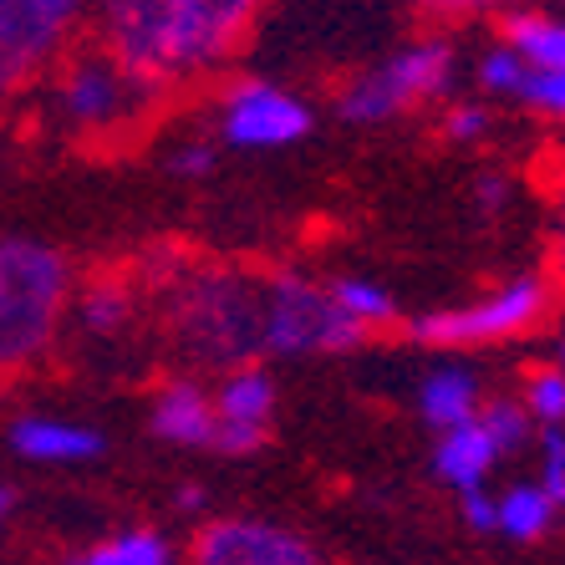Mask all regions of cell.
I'll list each match as a JSON object with an SVG mask.
<instances>
[{"label": "cell", "instance_id": "cell-1", "mask_svg": "<svg viewBox=\"0 0 565 565\" xmlns=\"http://www.w3.org/2000/svg\"><path fill=\"white\" fill-rule=\"evenodd\" d=\"M173 347L199 367H245L265 356L260 280L230 265H173L158 280Z\"/></svg>", "mask_w": 565, "mask_h": 565}, {"label": "cell", "instance_id": "cell-2", "mask_svg": "<svg viewBox=\"0 0 565 565\" xmlns=\"http://www.w3.org/2000/svg\"><path fill=\"white\" fill-rule=\"evenodd\" d=\"M72 260L31 235L0 239V377L36 367L72 311Z\"/></svg>", "mask_w": 565, "mask_h": 565}, {"label": "cell", "instance_id": "cell-3", "mask_svg": "<svg viewBox=\"0 0 565 565\" xmlns=\"http://www.w3.org/2000/svg\"><path fill=\"white\" fill-rule=\"evenodd\" d=\"M454 72H459V52L448 36H418L403 41L397 52H387L382 62H372L367 72H356L337 93V113L352 128H382L393 118H408L413 107L438 103L454 87Z\"/></svg>", "mask_w": 565, "mask_h": 565}, {"label": "cell", "instance_id": "cell-4", "mask_svg": "<svg viewBox=\"0 0 565 565\" xmlns=\"http://www.w3.org/2000/svg\"><path fill=\"white\" fill-rule=\"evenodd\" d=\"M551 311H555V286L540 270H525V276H510L504 286L484 290L479 301L408 316V337L418 347H434V352H469V347L520 342V337L545 327Z\"/></svg>", "mask_w": 565, "mask_h": 565}, {"label": "cell", "instance_id": "cell-5", "mask_svg": "<svg viewBox=\"0 0 565 565\" xmlns=\"http://www.w3.org/2000/svg\"><path fill=\"white\" fill-rule=\"evenodd\" d=\"M56 72V113L66 118V128L82 138H118L132 132L138 122L153 113V103L163 97V87L143 82L132 66H122L113 52L93 46V52L62 56Z\"/></svg>", "mask_w": 565, "mask_h": 565}, {"label": "cell", "instance_id": "cell-6", "mask_svg": "<svg viewBox=\"0 0 565 565\" xmlns=\"http://www.w3.org/2000/svg\"><path fill=\"white\" fill-rule=\"evenodd\" d=\"M260 342L265 356H337L367 342V331L337 306L327 280L286 270L260 280Z\"/></svg>", "mask_w": 565, "mask_h": 565}, {"label": "cell", "instance_id": "cell-7", "mask_svg": "<svg viewBox=\"0 0 565 565\" xmlns=\"http://www.w3.org/2000/svg\"><path fill=\"white\" fill-rule=\"evenodd\" d=\"M87 0H0V97L26 93L77 41Z\"/></svg>", "mask_w": 565, "mask_h": 565}, {"label": "cell", "instance_id": "cell-8", "mask_svg": "<svg viewBox=\"0 0 565 565\" xmlns=\"http://www.w3.org/2000/svg\"><path fill=\"white\" fill-rule=\"evenodd\" d=\"M316 113L301 93H290L270 77L230 82L214 103V132L230 148H290L311 138Z\"/></svg>", "mask_w": 565, "mask_h": 565}, {"label": "cell", "instance_id": "cell-9", "mask_svg": "<svg viewBox=\"0 0 565 565\" xmlns=\"http://www.w3.org/2000/svg\"><path fill=\"white\" fill-rule=\"evenodd\" d=\"M265 0H169L173 82L204 77L245 46Z\"/></svg>", "mask_w": 565, "mask_h": 565}, {"label": "cell", "instance_id": "cell-10", "mask_svg": "<svg viewBox=\"0 0 565 565\" xmlns=\"http://www.w3.org/2000/svg\"><path fill=\"white\" fill-rule=\"evenodd\" d=\"M189 565H321L306 535L270 520H210L189 545Z\"/></svg>", "mask_w": 565, "mask_h": 565}, {"label": "cell", "instance_id": "cell-11", "mask_svg": "<svg viewBox=\"0 0 565 565\" xmlns=\"http://www.w3.org/2000/svg\"><path fill=\"white\" fill-rule=\"evenodd\" d=\"M214 438L210 448L224 459H250L270 438V418H276V382L255 362L230 367L214 387Z\"/></svg>", "mask_w": 565, "mask_h": 565}, {"label": "cell", "instance_id": "cell-12", "mask_svg": "<svg viewBox=\"0 0 565 565\" xmlns=\"http://www.w3.org/2000/svg\"><path fill=\"white\" fill-rule=\"evenodd\" d=\"M6 448L21 463H52V469H72V463H97L107 454V438L93 423H72L56 413H26L6 428Z\"/></svg>", "mask_w": 565, "mask_h": 565}, {"label": "cell", "instance_id": "cell-13", "mask_svg": "<svg viewBox=\"0 0 565 565\" xmlns=\"http://www.w3.org/2000/svg\"><path fill=\"white\" fill-rule=\"evenodd\" d=\"M148 423L163 444L179 448H210L214 438V397L204 382L194 377H173L153 393V408H148Z\"/></svg>", "mask_w": 565, "mask_h": 565}, {"label": "cell", "instance_id": "cell-14", "mask_svg": "<svg viewBox=\"0 0 565 565\" xmlns=\"http://www.w3.org/2000/svg\"><path fill=\"white\" fill-rule=\"evenodd\" d=\"M500 459H504L500 444L489 438V428L479 423V413L463 418V423H454V428H438L434 473H438V484H448L454 494L489 484V473H494V463Z\"/></svg>", "mask_w": 565, "mask_h": 565}, {"label": "cell", "instance_id": "cell-15", "mask_svg": "<svg viewBox=\"0 0 565 565\" xmlns=\"http://www.w3.org/2000/svg\"><path fill=\"white\" fill-rule=\"evenodd\" d=\"M479 403H484V387H479L473 367H463L459 356L428 367L423 372V382H418V413H423L428 428H454V423L473 418Z\"/></svg>", "mask_w": 565, "mask_h": 565}, {"label": "cell", "instance_id": "cell-16", "mask_svg": "<svg viewBox=\"0 0 565 565\" xmlns=\"http://www.w3.org/2000/svg\"><path fill=\"white\" fill-rule=\"evenodd\" d=\"M500 41L530 62V72H565V15L514 6L500 15Z\"/></svg>", "mask_w": 565, "mask_h": 565}, {"label": "cell", "instance_id": "cell-17", "mask_svg": "<svg viewBox=\"0 0 565 565\" xmlns=\"http://www.w3.org/2000/svg\"><path fill=\"white\" fill-rule=\"evenodd\" d=\"M72 296H77V321L93 331V337H118L132 321V306H138L128 276H97L82 290H72Z\"/></svg>", "mask_w": 565, "mask_h": 565}, {"label": "cell", "instance_id": "cell-18", "mask_svg": "<svg viewBox=\"0 0 565 565\" xmlns=\"http://www.w3.org/2000/svg\"><path fill=\"white\" fill-rule=\"evenodd\" d=\"M500 520H494V530L500 535H510V540H540L545 530L555 525V504H551V494L535 484V479H520V484H510L500 494Z\"/></svg>", "mask_w": 565, "mask_h": 565}, {"label": "cell", "instance_id": "cell-19", "mask_svg": "<svg viewBox=\"0 0 565 565\" xmlns=\"http://www.w3.org/2000/svg\"><path fill=\"white\" fill-rule=\"evenodd\" d=\"M327 286H331V296H337V306H342V311L352 316V321L367 331V337L397 321L393 290L377 286V280H367V276H337V280H327Z\"/></svg>", "mask_w": 565, "mask_h": 565}, {"label": "cell", "instance_id": "cell-20", "mask_svg": "<svg viewBox=\"0 0 565 565\" xmlns=\"http://www.w3.org/2000/svg\"><path fill=\"white\" fill-rule=\"evenodd\" d=\"M72 565H173V545L158 530H122L93 551L72 555Z\"/></svg>", "mask_w": 565, "mask_h": 565}, {"label": "cell", "instance_id": "cell-21", "mask_svg": "<svg viewBox=\"0 0 565 565\" xmlns=\"http://www.w3.org/2000/svg\"><path fill=\"white\" fill-rule=\"evenodd\" d=\"M479 87H484L489 97H510V103H520L525 97V87H530V62L520 52H514L510 41H494V46H484V56H479Z\"/></svg>", "mask_w": 565, "mask_h": 565}, {"label": "cell", "instance_id": "cell-22", "mask_svg": "<svg viewBox=\"0 0 565 565\" xmlns=\"http://www.w3.org/2000/svg\"><path fill=\"white\" fill-rule=\"evenodd\" d=\"M520 408L530 413L535 428H565V372L561 367H540L520 387Z\"/></svg>", "mask_w": 565, "mask_h": 565}, {"label": "cell", "instance_id": "cell-23", "mask_svg": "<svg viewBox=\"0 0 565 565\" xmlns=\"http://www.w3.org/2000/svg\"><path fill=\"white\" fill-rule=\"evenodd\" d=\"M479 423H484L489 438L500 444L504 459H510V454H520V448L540 434L535 423H530V413L520 408V397H489V403H479Z\"/></svg>", "mask_w": 565, "mask_h": 565}, {"label": "cell", "instance_id": "cell-24", "mask_svg": "<svg viewBox=\"0 0 565 565\" xmlns=\"http://www.w3.org/2000/svg\"><path fill=\"white\" fill-rule=\"evenodd\" d=\"M535 484L551 494L555 510H565V428H540V473Z\"/></svg>", "mask_w": 565, "mask_h": 565}, {"label": "cell", "instance_id": "cell-25", "mask_svg": "<svg viewBox=\"0 0 565 565\" xmlns=\"http://www.w3.org/2000/svg\"><path fill=\"white\" fill-rule=\"evenodd\" d=\"M489 107L473 103V97H463V103H448L444 118H438V132H444L448 143H479V138H489Z\"/></svg>", "mask_w": 565, "mask_h": 565}, {"label": "cell", "instance_id": "cell-26", "mask_svg": "<svg viewBox=\"0 0 565 565\" xmlns=\"http://www.w3.org/2000/svg\"><path fill=\"white\" fill-rule=\"evenodd\" d=\"M214 158H220V148L210 138H184V143L169 148V173H179V179H210Z\"/></svg>", "mask_w": 565, "mask_h": 565}, {"label": "cell", "instance_id": "cell-27", "mask_svg": "<svg viewBox=\"0 0 565 565\" xmlns=\"http://www.w3.org/2000/svg\"><path fill=\"white\" fill-rule=\"evenodd\" d=\"M413 11H423L428 21H473V15L510 11L514 0H408Z\"/></svg>", "mask_w": 565, "mask_h": 565}, {"label": "cell", "instance_id": "cell-28", "mask_svg": "<svg viewBox=\"0 0 565 565\" xmlns=\"http://www.w3.org/2000/svg\"><path fill=\"white\" fill-rule=\"evenodd\" d=\"M520 103L545 113V118H555V122H565V72H535Z\"/></svg>", "mask_w": 565, "mask_h": 565}, {"label": "cell", "instance_id": "cell-29", "mask_svg": "<svg viewBox=\"0 0 565 565\" xmlns=\"http://www.w3.org/2000/svg\"><path fill=\"white\" fill-rule=\"evenodd\" d=\"M459 514L463 525L479 530V535H494V520H500V504H494V494H489V484L479 489H463L459 494Z\"/></svg>", "mask_w": 565, "mask_h": 565}, {"label": "cell", "instance_id": "cell-30", "mask_svg": "<svg viewBox=\"0 0 565 565\" xmlns=\"http://www.w3.org/2000/svg\"><path fill=\"white\" fill-rule=\"evenodd\" d=\"M473 199H479V210L500 214V210H504V199H510V184H504L500 173H484V179H479V189H473Z\"/></svg>", "mask_w": 565, "mask_h": 565}, {"label": "cell", "instance_id": "cell-31", "mask_svg": "<svg viewBox=\"0 0 565 565\" xmlns=\"http://www.w3.org/2000/svg\"><path fill=\"white\" fill-rule=\"evenodd\" d=\"M179 510H184V514H199V510H204V489H199V484H184V489H179Z\"/></svg>", "mask_w": 565, "mask_h": 565}, {"label": "cell", "instance_id": "cell-32", "mask_svg": "<svg viewBox=\"0 0 565 565\" xmlns=\"http://www.w3.org/2000/svg\"><path fill=\"white\" fill-rule=\"evenodd\" d=\"M555 255H561V270H565V194H561V220H555Z\"/></svg>", "mask_w": 565, "mask_h": 565}, {"label": "cell", "instance_id": "cell-33", "mask_svg": "<svg viewBox=\"0 0 565 565\" xmlns=\"http://www.w3.org/2000/svg\"><path fill=\"white\" fill-rule=\"evenodd\" d=\"M11 510H15V494L6 484H0V525H6V520H11Z\"/></svg>", "mask_w": 565, "mask_h": 565}, {"label": "cell", "instance_id": "cell-34", "mask_svg": "<svg viewBox=\"0 0 565 565\" xmlns=\"http://www.w3.org/2000/svg\"><path fill=\"white\" fill-rule=\"evenodd\" d=\"M555 367L565 372V337H561V347H555Z\"/></svg>", "mask_w": 565, "mask_h": 565}, {"label": "cell", "instance_id": "cell-35", "mask_svg": "<svg viewBox=\"0 0 565 565\" xmlns=\"http://www.w3.org/2000/svg\"><path fill=\"white\" fill-rule=\"evenodd\" d=\"M561 6H565V0H561Z\"/></svg>", "mask_w": 565, "mask_h": 565}]
</instances>
